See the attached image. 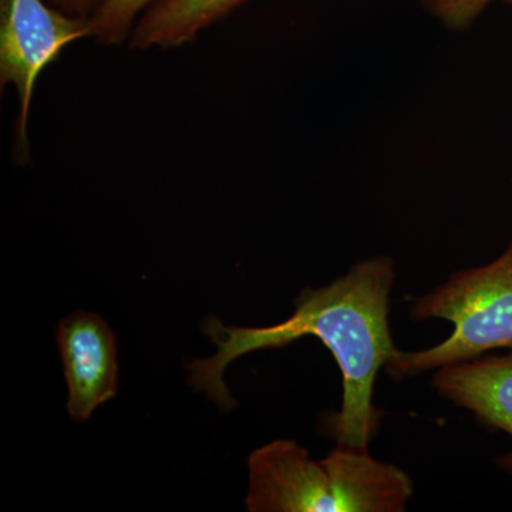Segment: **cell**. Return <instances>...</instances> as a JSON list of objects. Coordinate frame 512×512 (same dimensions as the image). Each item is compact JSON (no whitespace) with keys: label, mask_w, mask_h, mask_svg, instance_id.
Masks as SVG:
<instances>
[{"label":"cell","mask_w":512,"mask_h":512,"mask_svg":"<svg viewBox=\"0 0 512 512\" xmlns=\"http://www.w3.org/2000/svg\"><path fill=\"white\" fill-rule=\"evenodd\" d=\"M394 265L389 256L360 262L332 284L305 289L291 318L268 328L224 325L208 316L202 330L217 346L208 359L192 360L188 383L208 394L222 410L235 406L224 383L229 363L256 350L285 348L315 336L335 357L343 375V403L329 429L339 446L365 448L379 427L373 387L380 367L396 355L389 328V295Z\"/></svg>","instance_id":"cell-1"},{"label":"cell","mask_w":512,"mask_h":512,"mask_svg":"<svg viewBox=\"0 0 512 512\" xmlns=\"http://www.w3.org/2000/svg\"><path fill=\"white\" fill-rule=\"evenodd\" d=\"M251 512H402L413 494L404 471L365 448L339 446L323 460L276 440L248 458Z\"/></svg>","instance_id":"cell-2"},{"label":"cell","mask_w":512,"mask_h":512,"mask_svg":"<svg viewBox=\"0 0 512 512\" xmlns=\"http://www.w3.org/2000/svg\"><path fill=\"white\" fill-rule=\"evenodd\" d=\"M413 316L450 320L454 332L433 348L397 350L386 365L392 376L419 375L477 359L488 350L512 349V239L491 264L458 272L416 301Z\"/></svg>","instance_id":"cell-3"},{"label":"cell","mask_w":512,"mask_h":512,"mask_svg":"<svg viewBox=\"0 0 512 512\" xmlns=\"http://www.w3.org/2000/svg\"><path fill=\"white\" fill-rule=\"evenodd\" d=\"M90 18H77L43 0H0V84L19 97L16 144L28 150L30 103L37 77L74 40L90 37Z\"/></svg>","instance_id":"cell-4"},{"label":"cell","mask_w":512,"mask_h":512,"mask_svg":"<svg viewBox=\"0 0 512 512\" xmlns=\"http://www.w3.org/2000/svg\"><path fill=\"white\" fill-rule=\"evenodd\" d=\"M69 399L67 410L74 421H86L119 390L117 343L109 323L96 313L76 312L57 329Z\"/></svg>","instance_id":"cell-5"},{"label":"cell","mask_w":512,"mask_h":512,"mask_svg":"<svg viewBox=\"0 0 512 512\" xmlns=\"http://www.w3.org/2000/svg\"><path fill=\"white\" fill-rule=\"evenodd\" d=\"M433 384L451 402L512 437V353L440 367ZM500 466L512 474V451L500 458Z\"/></svg>","instance_id":"cell-6"},{"label":"cell","mask_w":512,"mask_h":512,"mask_svg":"<svg viewBox=\"0 0 512 512\" xmlns=\"http://www.w3.org/2000/svg\"><path fill=\"white\" fill-rule=\"evenodd\" d=\"M248 0H154L131 32L130 46L173 49L228 18Z\"/></svg>","instance_id":"cell-7"},{"label":"cell","mask_w":512,"mask_h":512,"mask_svg":"<svg viewBox=\"0 0 512 512\" xmlns=\"http://www.w3.org/2000/svg\"><path fill=\"white\" fill-rule=\"evenodd\" d=\"M154 0H104L90 16V37L101 45H119L133 32L134 22Z\"/></svg>","instance_id":"cell-8"},{"label":"cell","mask_w":512,"mask_h":512,"mask_svg":"<svg viewBox=\"0 0 512 512\" xmlns=\"http://www.w3.org/2000/svg\"><path fill=\"white\" fill-rule=\"evenodd\" d=\"M431 18L451 32H466L493 3L512 6V0H416Z\"/></svg>","instance_id":"cell-9"},{"label":"cell","mask_w":512,"mask_h":512,"mask_svg":"<svg viewBox=\"0 0 512 512\" xmlns=\"http://www.w3.org/2000/svg\"><path fill=\"white\" fill-rule=\"evenodd\" d=\"M53 8L77 18H90L104 0H49Z\"/></svg>","instance_id":"cell-10"}]
</instances>
